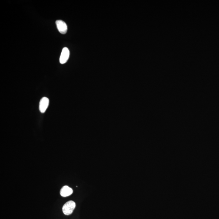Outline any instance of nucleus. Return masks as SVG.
Segmentation results:
<instances>
[{"mask_svg":"<svg viewBox=\"0 0 219 219\" xmlns=\"http://www.w3.org/2000/svg\"><path fill=\"white\" fill-rule=\"evenodd\" d=\"M76 206L75 202L73 201H69L64 204L62 208L63 212L64 214L68 216L73 213Z\"/></svg>","mask_w":219,"mask_h":219,"instance_id":"obj_1","label":"nucleus"},{"mask_svg":"<svg viewBox=\"0 0 219 219\" xmlns=\"http://www.w3.org/2000/svg\"><path fill=\"white\" fill-rule=\"evenodd\" d=\"M70 52L69 49L67 47L64 48L61 52V55L59 58L60 63L63 64L66 63L68 60Z\"/></svg>","mask_w":219,"mask_h":219,"instance_id":"obj_2","label":"nucleus"},{"mask_svg":"<svg viewBox=\"0 0 219 219\" xmlns=\"http://www.w3.org/2000/svg\"><path fill=\"white\" fill-rule=\"evenodd\" d=\"M56 26L58 31L62 34H65L68 31L67 25L65 22L61 20L56 21Z\"/></svg>","mask_w":219,"mask_h":219,"instance_id":"obj_3","label":"nucleus"},{"mask_svg":"<svg viewBox=\"0 0 219 219\" xmlns=\"http://www.w3.org/2000/svg\"><path fill=\"white\" fill-rule=\"evenodd\" d=\"M49 100L46 97H43L40 101L39 110L41 113H44L49 106Z\"/></svg>","mask_w":219,"mask_h":219,"instance_id":"obj_4","label":"nucleus"},{"mask_svg":"<svg viewBox=\"0 0 219 219\" xmlns=\"http://www.w3.org/2000/svg\"><path fill=\"white\" fill-rule=\"evenodd\" d=\"M73 193L72 189L67 185L63 187L60 192V195L63 197H68L70 196Z\"/></svg>","mask_w":219,"mask_h":219,"instance_id":"obj_5","label":"nucleus"}]
</instances>
